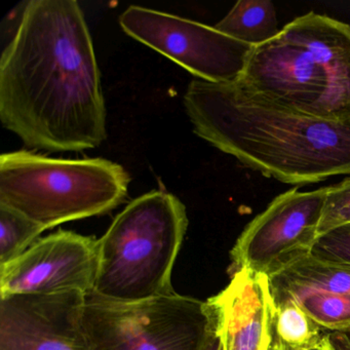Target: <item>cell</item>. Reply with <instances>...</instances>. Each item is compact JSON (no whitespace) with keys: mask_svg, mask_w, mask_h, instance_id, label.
Instances as JSON below:
<instances>
[{"mask_svg":"<svg viewBox=\"0 0 350 350\" xmlns=\"http://www.w3.org/2000/svg\"><path fill=\"white\" fill-rule=\"evenodd\" d=\"M0 120L27 146L102 144L106 107L93 40L75 0H30L0 59Z\"/></svg>","mask_w":350,"mask_h":350,"instance_id":"1","label":"cell"},{"mask_svg":"<svg viewBox=\"0 0 350 350\" xmlns=\"http://www.w3.org/2000/svg\"><path fill=\"white\" fill-rule=\"evenodd\" d=\"M184 105L198 137L265 177L307 185L350 175V120L288 109L241 81L193 79Z\"/></svg>","mask_w":350,"mask_h":350,"instance_id":"2","label":"cell"},{"mask_svg":"<svg viewBox=\"0 0 350 350\" xmlns=\"http://www.w3.org/2000/svg\"><path fill=\"white\" fill-rule=\"evenodd\" d=\"M239 81L288 109L350 120V25L310 12L254 46Z\"/></svg>","mask_w":350,"mask_h":350,"instance_id":"3","label":"cell"},{"mask_svg":"<svg viewBox=\"0 0 350 350\" xmlns=\"http://www.w3.org/2000/svg\"><path fill=\"white\" fill-rule=\"evenodd\" d=\"M187 227L185 206L173 194L135 198L98 239L93 294L120 303L175 294L172 273Z\"/></svg>","mask_w":350,"mask_h":350,"instance_id":"4","label":"cell"},{"mask_svg":"<svg viewBox=\"0 0 350 350\" xmlns=\"http://www.w3.org/2000/svg\"><path fill=\"white\" fill-rule=\"evenodd\" d=\"M130 176L104 159H52L21 150L0 157V204L46 227L101 216L120 206Z\"/></svg>","mask_w":350,"mask_h":350,"instance_id":"5","label":"cell"},{"mask_svg":"<svg viewBox=\"0 0 350 350\" xmlns=\"http://www.w3.org/2000/svg\"><path fill=\"white\" fill-rule=\"evenodd\" d=\"M81 321L89 350H202L213 327L206 301L177 293L135 303L91 293Z\"/></svg>","mask_w":350,"mask_h":350,"instance_id":"6","label":"cell"},{"mask_svg":"<svg viewBox=\"0 0 350 350\" xmlns=\"http://www.w3.org/2000/svg\"><path fill=\"white\" fill-rule=\"evenodd\" d=\"M120 24L131 38L210 83L239 81L254 49L214 27L137 5L120 15Z\"/></svg>","mask_w":350,"mask_h":350,"instance_id":"7","label":"cell"},{"mask_svg":"<svg viewBox=\"0 0 350 350\" xmlns=\"http://www.w3.org/2000/svg\"><path fill=\"white\" fill-rule=\"evenodd\" d=\"M329 187L288 190L243 229L230 252L231 273L247 269L268 278L310 255L319 239Z\"/></svg>","mask_w":350,"mask_h":350,"instance_id":"8","label":"cell"},{"mask_svg":"<svg viewBox=\"0 0 350 350\" xmlns=\"http://www.w3.org/2000/svg\"><path fill=\"white\" fill-rule=\"evenodd\" d=\"M97 268L98 239L60 230L0 266V298L72 292L87 296L93 293Z\"/></svg>","mask_w":350,"mask_h":350,"instance_id":"9","label":"cell"},{"mask_svg":"<svg viewBox=\"0 0 350 350\" xmlns=\"http://www.w3.org/2000/svg\"><path fill=\"white\" fill-rule=\"evenodd\" d=\"M85 299L77 292L0 298V350H89Z\"/></svg>","mask_w":350,"mask_h":350,"instance_id":"10","label":"cell"},{"mask_svg":"<svg viewBox=\"0 0 350 350\" xmlns=\"http://www.w3.org/2000/svg\"><path fill=\"white\" fill-rule=\"evenodd\" d=\"M206 302L223 350H270L273 300L268 276L237 270Z\"/></svg>","mask_w":350,"mask_h":350,"instance_id":"11","label":"cell"},{"mask_svg":"<svg viewBox=\"0 0 350 350\" xmlns=\"http://www.w3.org/2000/svg\"><path fill=\"white\" fill-rule=\"evenodd\" d=\"M273 300L309 292L350 295V267L309 255L269 278Z\"/></svg>","mask_w":350,"mask_h":350,"instance_id":"12","label":"cell"},{"mask_svg":"<svg viewBox=\"0 0 350 350\" xmlns=\"http://www.w3.org/2000/svg\"><path fill=\"white\" fill-rule=\"evenodd\" d=\"M214 28L252 46L273 40L280 31L275 8L269 0H239Z\"/></svg>","mask_w":350,"mask_h":350,"instance_id":"13","label":"cell"},{"mask_svg":"<svg viewBox=\"0 0 350 350\" xmlns=\"http://www.w3.org/2000/svg\"><path fill=\"white\" fill-rule=\"evenodd\" d=\"M273 300V299H272ZM271 347L276 350H315L325 336L295 299L273 300Z\"/></svg>","mask_w":350,"mask_h":350,"instance_id":"14","label":"cell"},{"mask_svg":"<svg viewBox=\"0 0 350 350\" xmlns=\"http://www.w3.org/2000/svg\"><path fill=\"white\" fill-rule=\"evenodd\" d=\"M46 230L25 215L0 204V266L21 256Z\"/></svg>","mask_w":350,"mask_h":350,"instance_id":"15","label":"cell"},{"mask_svg":"<svg viewBox=\"0 0 350 350\" xmlns=\"http://www.w3.org/2000/svg\"><path fill=\"white\" fill-rule=\"evenodd\" d=\"M291 298L295 299L306 314L325 331L339 333L349 331V294L309 292Z\"/></svg>","mask_w":350,"mask_h":350,"instance_id":"16","label":"cell"},{"mask_svg":"<svg viewBox=\"0 0 350 350\" xmlns=\"http://www.w3.org/2000/svg\"><path fill=\"white\" fill-rule=\"evenodd\" d=\"M346 224H350V177L329 186L319 223V237Z\"/></svg>","mask_w":350,"mask_h":350,"instance_id":"17","label":"cell"},{"mask_svg":"<svg viewBox=\"0 0 350 350\" xmlns=\"http://www.w3.org/2000/svg\"><path fill=\"white\" fill-rule=\"evenodd\" d=\"M310 255L323 261L350 267V224L332 229L319 237Z\"/></svg>","mask_w":350,"mask_h":350,"instance_id":"18","label":"cell"},{"mask_svg":"<svg viewBox=\"0 0 350 350\" xmlns=\"http://www.w3.org/2000/svg\"><path fill=\"white\" fill-rule=\"evenodd\" d=\"M317 350H350V340L339 332H325Z\"/></svg>","mask_w":350,"mask_h":350,"instance_id":"19","label":"cell"},{"mask_svg":"<svg viewBox=\"0 0 350 350\" xmlns=\"http://www.w3.org/2000/svg\"><path fill=\"white\" fill-rule=\"evenodd\" d=\"M202 350H223L220 339H219L218 335L216 333V329H215L214 319H213L212 329H211L210 334H208V339H206Z\"/></svg>","mask_w":350,"mask_h":350,"instance_id":"20","label":"cell"},{"mask_svg":"<svg viewBox=\"0 0 350 350\" xmlns=\"http://www.w3.org/2000/svg\"><path fill=\"white\" fill-rule=\"evenodd\" d=\"M343 334H344V335H345V336H346V337H347V338H348V339H349V340H350V329H349V331L344 332V333H343Z\"/></svg>","mask_w":350,"mask_h":350,"instance_id":"21","label":"cell"},{"mask_svg":"<svg viewBox=\"0 0 350 350\" xmlns=\"http://www.w3.org/2000/svg\"><path fill=\"white\" fill-rule=\"evenodd\" d=\"M270 350H276V349H273V348H270ZM315 350H317V349H315Z\"/></svg>","mask_w":350,"mask_h":350,"instance_id":"22","label":"cell"}]
</instances>
